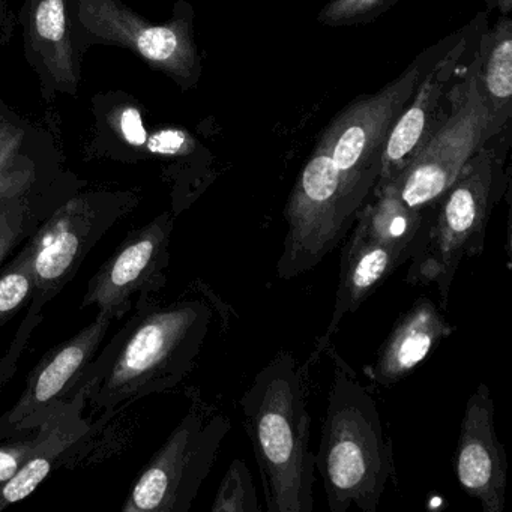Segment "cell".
Returning a JSON list of instances; mask_svg holds the SVG:
<instances>
[{"instance_id":"9a60e30c","label":"cell","mask_w":512,"mask_h":512,"mask_svg":"<svg viewBox=\"0 0 512 512\" xmlns=\"http://www.w3.org/2000/svg\"><path fill=\"white\" fill-rule=\"evenodd\" d=\"M452 332L454 326L439 307L422 296L397 320L383 341L376 361L368 368V376L380 386L401 382Z\"/></svg>"},{"instance_id":"7c38bea8","label":"cell","mask_w":512,"mask_h":512,"mask_svg":"<svg viewBox=\"0 0 512 512\" xmlns=\"http://www.w3.org/2000/svg\"><path fill=\"white\" fill-rule=\"evenodd\" d=\"M463 44H458L425 71L412 101L389 134L382 155L379 179L374 188L382 187L397 178L448 118L454 95L452 89L448 91L449 71L461 58Z\"/></svg>"},{"instance_id":"277c9868","label":"cell","mask_w":512,"mask_h":512,"mask_svg":"<svg viewBox=\"0 0 512 512\" xmlns=\"http://www.w3.org/2000/svg\"><path fill=\"white\" fill-rule=\"evenodd\" d=\"M370 196L344 179L319 142L284 208L287 232L278 278L290 280L316 268L340 245Z\"/></svg>"},{"instance_id":"2e32d148","label":"cell","mask_w":512,"mask_h":512,"mask_svg":"<svg viewBox=\"0 0 512 512\" xmlns=\"http://www.w3.org/2000/svg\"><path fill=\"white\" fill-rule=\"evenodd\" d=\"M94 211L82 199L71 200L59 209L29 245L35 287L59 286L71 271L92 226Z\"/></svg>"},{"instance_id":"52a82bcc","label":"cell","mask_w":512,"mask_h":512,"mask_svg":"<svg viewBox=\"0 0 512 512\" xmlns=\"http://www.w3.org/2000/svg\"><path fill=\"white\" fill-rule=\"evenodd\" d=\"M214 307L203 299L178 302L149 314L125 344L107 389L127 394L146 383L170 386L193 367L205 343Z\"/></svg>"},{"instance_id":"3957f363","label":"cell","mask_w":512,"mask_h":512,"mask_svg":"<svg viewBox=\"0 0 512 512\" xmlns=\"http://www.w3.org/2000/svg\"><path fill=\"white\" fill-rule=\"evenodd\" d=\"M494 149L484 146L434 206L424 238L410 260L406 283L436 286L442 308L461 262L484 251L488 223L503 193Z\"/></svg>"},{"instance_id":"7a4b0ae2","label":"cell","mask_w":512,"mask_h":512,"mask_svg":"<svg viewBox=\"0 0 512 512\" xmlns=\"http://www.w3.org/2000/svg\"><path fill=\"white\" fill-rule=\"evenodd\" d=\"M331 382L316 467L331 512H376L386 485L395 476L392 440L386 436L373 395L332 343Z\"/></svg>"},{"instance_id":"d6986e66","label":"cell","mask_w":512,"mask_h":512,"mask_svg":"<svg viewBox=\"0 0 512 512\" xmlns=\"http://www.w3.org/2000/svg\"><path fill=\"white\" fill-rule=\"evenodd\" d=\"M481 79L491 112V133L499 136L512 113V23L508 16L481 44Z\"/></svg>"},{"instance_id":"9c48e42d","label":"cell","mask_w":512,"mask_h":512,"mask_svg":"<svg viewBox=\"0 0 512 512\" xmlns=\"http://www.w3.org/2000/svg\"><path fill=\"white\" fill-rule=\"evenodd\" d=\"M427 70L428 62L419 59L376 95L350 104L323 133L320 143L353 187L373 193L389 134Z\"/></svg>"},{"instance_id":"603a6c76","label":"cell","mask_w":512,"mask_h":512,"mask_svg":"<svg viewBox=\"0 0 512 512\" xmlns=\"http://www.w3.org/2000/svg\"><path fill=\"white\" fill-rule=\"evenodd\" d=\"M35 287L31 256L25 250L0 277V320L17 310Z\"/></svg>"},{"instance_id":"f546056e","label":"cell","mask_w":512,"mask_h":512,"mask_svg":"<svg viewBox=\"0 0 512 512\" xmlns=\"http://www.w3.org/2000/svg\"><path fill=\"white\" fill-rule=\"evenodd\" d=\"M5 121H7V118H5V116L2 115V112H0V127L5 124Z\"/></svg>"},{"instance_id":"44dd1931","label":"cell","mask_w":512,"mask_h":512,"mask_svg":"<svg viewBox=\"0 0 512 512\" xmlns=\"http://www.w3.org/2000/svg\"><path fill=\"white\" fill-rule=\"evenodd\" d=\"M211 509L214 512L260 511L253 475L241 458H236L230 463L226 475L218 485L217 496H215Z\"/></svg>"},{"instance_id":"5bb4252c","label":"cell","mask_w":512,"mask_h":512,"mask_svg":"<svg viewBox=\"0 0 512 512\" xmlns=\"http://www.w3.org/2000/svg\"><path fill=\"white\" fill-rule=\"evenodd\" d=\"M410 259L412 254L407 251L376 241L355 227L341 256L334 311L325 335L317 341L316 353H322L332 343L331 337L340 328L344 317L355 313L386 278Z\"/></svg>"},{"instance_id":"4316f807","label":"cell","mask_w":512,"mask_h":512,"mask_svg":"<svg viewBox=\"0 0 512 512\" xmlns=\"http://www.w3.org/2000/svg\"><path fill=\"white\" fill-rule=\"evenodd\" d=\"M191 139L187 133L179 130L161 131L146 142L149 152L157 155H181L188 152Z\"/></svg>"},{"instance_id":"7402d4cb","label":"cell","mask_w":512,"mask_h":512,"mask_svg":"<svg viewBox=\"0 0 512 512\" xmlns=\"http://www.w3.org/2000/svg\"><path fill=\"white\" fill-rule=\"evenodd\" d=\"M55 455L56 452L53 455H50V452H37L22 464L7 482L0 485V509L7 508L11 503L20 502L35 491L52 470Z\"/></svg>"},{"instance_id":"4dcf8cb0","label":"cell","mask_w":512,"mask_h":512,"mask_svg":"<svg viewBox=\"0 0 512 512\" xmlns=\"http://www.w3.org/2000/svg\"><path fill=\"white\" fill-rule=\"evenodd\" d=\"M488 2H490L491 5H493L494 2H497V0H488Z\"/></svg>"},{"instance_id":"ba28073f","label":"cell","mask_w":512,"mask_h":512,"mask_svg":"<svg viewBox=\"0 0 512 512\" xmlns=\"http://www.w3.org/2000/svg\"><path fill=\"white\" fill-rule=\"evenodd\" d=\"M232 428L220 410H193L131 491L124 511H187Z\"/></svg>"},{"instance_id":"ffe728a7","label":"cell","mask_w":512,"mask_h":512,"mask_svg":"<svg viewBox=\"0 0 512 512\" xmlns=\"http://www.w3.org/2000/svg\"><path fill=\"white\" fill-rule=\"evenodd\" d=\"M32 134L19 122L0 127V202L25 196L35 182V163L28 152Z\"/></svg>"},{"instance_id":"83f0119b","label":"cell","mask_w":512,"mask_h":512,"mask_svg":"<svg viewBox=\"0 0 512 512\" xmlns=\"http://www.w3.org/2000/svg\"><path fill=\"white\" fill-rule=\"evenodd\" d=\"M119 130L125 142L131 146H146L148 142V134L143 128L142 118H140L139 110L124 109L118 116Z\"/></svg>"},{"instance_id":"4fadbf2b","label":"cell","mask_w":512,"mask_h":512,"mask_svg":"<svg viewBox=\"0 0 512 512\" xmlns=\"http://www.w3.org/2000/svg\"><path fill=\"white\" fill-rule=\"evenodd\" d=\"M172 220L167 215L133 236L92 281L86 304H97L101 311L118 316L128 299L167 260Z\"/></svg>"},{"instance_id":"5b68a950","label":"cell","mask_w":512,"mask_h":512,"mask_svg":"<svg viewBox=\"0 0 512 512\" xmlns=\"http://www.w3.org/2000/svg\"><path fill=\"white\" fill-rule=\"evenodd\" d=\"M67 16L79 58L97 44L122 47L182 88L199 80L202 67L187 14L152 23L121 0H67Z\"/></svg>"},{"instance_id":"d4e9b609","label":"cell","mask_w":512,"mask_h":512,"mask_svg":"<svg viewBox=\"0 0 512 512\" xmlns=\"http://www.w3.org/2000/svg\"><path fill=\"white\" fill-rule=\"evenodd\" d=\"M25 196L0 202V263L19 241L25 226Z\"/></svg>"},{"instance_id":"f1b7e54d","label":"cell","mask_w":512,"mask_h":512,"mask_svg":"<svg viewBox=\"0 0 512 512\" xmlns=\"http://www.w3.org/2000/svg\"><path fill=\"white\" fill-rule=\"evenodd\" d=\"M17 25V17L14 16L8 0H0V49L13 40Z\"/></svg>"},{"instance_id":"6da1fadb","label":"cell","mask_w":512,"mask_h":512,"mask_svg":"<svg viewBox=\"0 0 512 512\" xmlns=\"http://www.w3.org/2000/svg\"><path fill=\"white\" fill-rule=\"evenodd\" d=\"M268 512H313L316 454L298 359L278 352L241 397Z\"/></svg>"},{"instance_id":"e0dca14e","label":"cell","mask_w":512,"mask_h":512,"mask_svg":"<svg viewBox=\"0 0 512 512\" xmlns=\"http://www.w3.org/2000/svg\"><path fill=\"white\" fill-rule=\"evenodd\" d=\"M434 206L428 209L409 208L395 188L385 184L374 188L355 223L370 238L401 248L413 257L424 238Z\"/></svg>"},{"instance_id":"484cf974","label":"cell","mask_w":512,"mask_h":512,"mask_svg":"<svg viewBox=\"0 0 512 512\" xmlns=\"http://www.w3.org/2000/svg\"><path fill=\"white\" fill-rule=\"evenodd\" d=\"M41 443L22 442L0 448V485L7 482L32 455L37 454Z\"/></svg>"},{"instance_id":"8fae6325","label":"cell","mask_w":512,"mask_h":512,"mask_svg":"<svg viewBox=\"0 0 512 512\" xmlns=\"http://www.w3.org/2000/svg\"><path fill=\"white\" fill-rule=\"evenodd\" d=\"M17 23L23 29L26 61L37 74L44 100L76 97L80 58L71 38L67 0H25Z\"/></svg>"},{"instance_id":"8992f818","label":"cell","mask_w":512,"mask_h":512,"mask_svg":"<svg viewBox=\"0 0 512 512\" xmlns=\"http://www.w3.org/2000/svg\"><path fill=\"white\" fill-rule=\"evenodd\" d=\"M479 46L466 76L457 83L448 118L412 163L389 181L409 208H433L466 164L493 139L491 112L481 79Z\"/></svg>"},{"instance_id":"cb8c5ba5","label":"cell","mask_w":512,"mask_h":512,"mask_svg":"<svg viewBox=\"0 0 512 512\" xmlns=\"http://www.w3.org/2000/svg\"><path fill=\"white\" fill-rule=\"evenodd\" d=\"M392 0H331L319 20L326 26H350L367 22L371 17L382 13Z\"/></svg>"},{"instance_id":"30bf717a","label":"cell","mask_w":512,"mask_h":512,"mask_svg":"<svg viewBox=\"0 0 512 512\" xmlns=\"http://www.w3.org/2000/svg\"><path fill=\"white\" fill-rule=\"evenodd\" d=\"M460 487L481 503L484 512H503L508 487L505 446L494 427L490 388L479 383L467 400L454 458Z\"/></svg>"},{"instance_id":"ac0fdd59","label":"cell","mask_w":512,"mask_h":512,"mask_svg":"<svg viewBox=\"0 0 512 512\" xmlns=\"http://www.w3.org/2000/svg\"><path fill=\"white\" fill-rule=\"evenodd\" d=\"M112 317V314L101 311L94 323L83 329L73 340L68 341L41 367L34 382L29 386L25 400L17 409L19 418L28 416L29 412L37 410L61 394L62 389L76 376L77 371L83 367L95 347L103 340Z\"/></svg>"}]
</instances>
